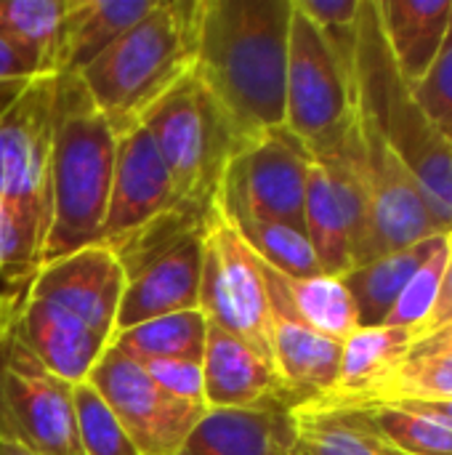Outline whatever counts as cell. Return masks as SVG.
I'll list each match as a JSON object with an SVG mask.
<instances>
[{"label":"cell","instance_id":"obj_1","mask_svg":"<svg viewBox=\"0 0 452 455\" xmlns=\"http://www.w3.org/2000/svg\"><path fill=\"white\" fill-rule=\"evenodd\" d=\"M293 0H200L192 75L250 139L285 125Z\"/></svg>","mask_w":452,"mask_h":455},{"label":"cell","instance_id":"obj_2","mask_svg":"<svg viewBox=\"0 0 452 455\" xmlns=\"http://www.w3.org/2000/svg\"><path fill=\"white\" fill-rule=\"evenodd\" d=\"M115 157L117 133L85 85L72 75H56L48 157V237L40 264L99 243Z\"/></svg>","mask_w":452,"mask_h":455},{"label":"cell","instance_id":"obj_3","mask_svg":"<svg viewBox=\"0 0 452 455\" xmlns=\"http://www.w3.org/2000/svg\"><path fill=\"white\" fill-rule=\"evenodd\" d=\"M197 19L200 0H157L77 75L117 136L141 125L149 109L192 72Z\"/></svg>","mask_w":452,"mask_h":455},{"label":"cell","instance_id":"obj_4","mask_svg":"<svg viewBox=\"0 0 452 455\" xmlns=\"http://www.w3.org/2000/svg\"><path fill=\"white\" fill-rule=\"evenodd\" d=\"M354 107L408 165L421 192L452 227V141L416 101L386 48L376 0H362L354 51Z\"/></svg>","mask_w":452,"mask_h":455},{"label":"cell","instance_id":"obj_5","mask_svg":"<svg viewBox=\"0 0 452 455\" xmlns=\"http://www.w3.org/2000/svg\"><path fill=\"white\" fill-rule=\"evenodd\" d=\"M141 125L152 133L181 205L208 216L218 200L226 165L248 136L192 72L149 109Z\"/></svg>","mask_w":452,"mask_h":455},{"label":"cell","instance_id":"obj_6","mask_svg":"<svg viewBox=\"0 0 452 455\" xmlns=\"http://www.w3.org/2000/svg\"><path fill=\"white\" fill-rule=\"evenodd\" d=\"M56 75L37 77L0 112V203L8 213L21 283L43 261L48 237V157Z\"/></svg>","mask_w":452,"mask_h":455},{"label":"cell","instance_id":"obj_7","mask_svg":"<svg viewBox=\"0 0 452 455\" xmlns=\"http://www.w3.org/2000/svg\"><path fill=\"white\" fill-rule=\"evenodd\" d=\"M208 216H197L181 205L170 171L144 125L117 136L115 176L99 245L115 251L120 264H131L144 253L205 227Z\"/></svg>","mask_w":452,"mask_h":455},{"label":"cell","instance_id":"obj_8","mask_svg":"<svg viewBox=\"0 0 452 455\" xmlns=\"http://www.w3.org/2000/svg\"><path fill=\"white\" fill-rule=\"evenodd\" d=\"M354 117V75L341 64L320 27L296 5L290 13L285 128L320 152L338 141Z\"/></svg>","mask_w":452,"mask_h":455},{"label":"cell","instance_id":"obj_9","mask_svg":"<svg viewBox=\"0 0 452 455\" xmlns=\"http://www.w3.org/2000/svg\"><path fill=\"white\" fill-rule=\"evenodd\" d=\"M0 443L37 455H83L75 387L37 363L5 325H0Z\"/></svg>","mask_w":452,"mask_h":455},{"label":"cell","instance_id":"obj_10","mask_svg":"<svg viewBox=\"0 0 452 455\" xmlns=\"http://www.w3.org/2000/svg\"><path fill=\"white\" fill-rule=\"evenodd\" d=\"M312 152L285 125L250 136L221 179L218 208L226 219L277 221L304 232Z\"/></svg>","mask_w":452,"mask_h":455},{"label":"cell","instance_id":"obj_11","mask_svg":"<svg viewBox=\"0 0 452 455\" xmlns=\"http://www.w3.org/2000/svg\"><path fill=\"white\" fill-rule=\"evenodd\" d=\"M197 309L272 360V299L264 264L245 245L218 203L205 224V259Z\"/></svg>","mask_w":452,"mask_h":455},{"label":"cell","instance_id":"obj_12","mask_svg":"<svg viewBox=\"0 0 452 455\" xmlns=\"http://www.w3.org/2000/svg\"><path fill=\"white\" fill-rule=\"evenodd\" d=\"M115 413L141 455H178L192 429L205 416V405L168 395L147 368L109 344L88 381Z\"/></svg>","mask_w":452,"mask_h":455},{"label":"cell","instance_id":"obj_13","mask_svg":"<svg viewBox=\"0 0 452 455\" xmlns=\"http://www.w3.org/2000/svg\"><path fill=\"white\" fill-rule=\"evenodd\" d=\"M354 120L360 133V168L370 205V261L448 235L452 227L437 216L408 165L357 107Z\"/></svg>","mask_w":452,"mask_h":455},{"label":"cell","instance_id":"obj_14","mask_svg":"<svg viewBox=\"0 0 452 455\" xmlns=\"http://www.w3.org/2000/svg\"><path fill=\"white\" fill-rule=\"evenodd\" d=\"M0 325H5L53 376L85 384L112 341L99 336L64 307L27 293L21 285L0 291Z\"/></svg>","mask_w":452,"mask_h":455},{"label":"cell","instance_id":"obj_15","mask_svg":"<svg viewBox=\"0 0 452 455\" xmlns=\"http://www.w3.org/2000/svg\"><path fill=\"white\" fill-rule=\"evenodd\" d=\"M16 285L32 296L64 307L107 341L115 339L125 291V269L115 251L99 243L80 248L69 256L40 264Z\"/></svg>","mask_w":452,"mask_h":455},{"label":"cell","instance_id":"obj_16","mask_svg":"<svg viewBox=\"0 0 452 455\" xmlns=\"http://www.w3.org/2000/svg\"><path fill=\"white\" fill-rule=\"evenodd\" d=\"M202 259L205 227L192 229L125 267V291L117 312L115 336L155 317L197 309Z\"/></svg>","mask_w":452,"mask_h":455},{"label":"cell","instance_id":"obj_17","mask_svg":"<svg viewBox=\"0 0 452 455\" xmlns=\"http://www.w3.org/2000/svg\"><path fill=\"white\" fill-rule=\"evenodd\" d=\"M202 381L208 408H290L274 363L245 339L216 325H208L202 352Z\"/></svg>","mask_w":452,"mask_h":455},{"label":"cell","instance_id":"obj_18","mask_svg":"<svg viewBox=\"0 0 452 455\" xmlns=\"http://www.w3.org/2000/svg\"><path fill=\"white\" fill-rule=\"evenodd\" d=\"M266 285L272 299V363L285 387L290 408L320 400L336 387L344 344L306 328L285 307L269 280Z\"/></svg>","mask_w":452,"mask_h":455},{"label":"cell","instance_id":"obj_19","mask_svg":"<svg viewBox=\"0 0 452 455\" xmlns=\"http://www.w3.org/2000/svg\"><path fill=\"white\" fill-rule=\"evenodd\" d=\"M296 421L288 405L208 408L178 455H293Z\"/></svg>","mask_w":452,"mask_h":455},{"label":"cell","instance_id":"obj_20","mask_svg":"<svg viewBox=\"0 0 452 455\" xmlns=\"http://www.w3.org/2000/svg\"><path fill=\"white\" fill-rule=\"evenodd\" d=\"M413 333L405 328H357L341 347V368L336 387L312 403V408H352L373 397L410 357ZM298 408V405H296Z\"/></svg>","mask_w":452,"mask_h":455},{"label":"cell","instance_id":"obj_21","mask_svg":"<svg viewBox=\"0 0 452 455\" xmlns=\"http://www.w3.org/2000/svg\"><path fill=\"white\" fill-rule=\"evenodd\" d=\"M155 3L157 0H69L56 40V75L77 77L141 21Z\"/></svg>","mask_w":452,"mask_h":455},{"label":"cell","instance_id":"obj_22","mask_svg":"<svg viewBox=\"0 0 452 455\" xmlns=\"http://www.w3.org/2000/svg\"><path fill=\"white\" fill-rule=\"evenodd\" d=\"M376 11L400 77L416 88L445 43L452 0H376Z\"/></svg>","mask_w":452,"mask_h":455},{"label":"cell","instance_id":"obj_23","mask_svg":"<svg viewBox=\"0 0 452 455\" xmlns=\"http://www.w3.org/2000/svg\"><path fill=\"white\" fill-rule=\"evenodd\" d=\"M304 232L317 253L322 275L346 277L354 269L352 224L344 200L320 160L312 157L306 203H304Z\"/></svg>","mask_w":452,"mask_h":455},{"label":"cell","instance_id":"obj_24","mask_svg":"<svg viewBox=\"0 0 452 455\" xmlns=\"http://www.w3.org/2000/svg\"><path fill=\"white\" fill-rule=\"evenodd\" d=\"M264 272H266V280L272 283V288L285 301V307L306 328H312L333 341H341V344L360 328L354 299L341 277L320 275V277L298 280V277H285L266 264H264Z\"/></svg>","mask_w":452,"mask_h":455},{"label":"cell","instance_id":"obj_25","mask_svg":"<svg viewBox=\"0 0 452 455\" xmlns=\"http://www.w3.org/2000/svg\"><path fill=\"white\" fill-rule=\"evenodd\" d=\"M298 455H405L360 411L293 408Z\"/></svg>","mask_w":452,"mask_h":455},{"label":"cell","instance_id":"obj_26","mask_svg":"<svg viewBox=\"0 0 452 455\" xmlns=\"http://www.w3.org/2000/svg\"><path fill=\"white\" fill-rule=\"evenodd\" d=\"M434 243H437V237L416 243V245L394 251V253H386L376 261L354 267L346 277H341L354 299L360 328L384 325V320L392 312V307L397 304L402 288L408 285L413 272L424 264V259L429 256Z\"/></svg>","mask_w":452,"mask_h":455},{"label":"cell","instance_id":"obj_27","mask_svg":"<svg viewBox=\"0 0 452 455\" xmlns=\"http://www.w3.org/2000/svg\"><path fill=\"white\" fill-rule=\"evenodd\" d=\"M208 320L200 309L173 312L165 317L147 320L112 339V347L139 363L155 360H197L202 363Z\"/></svg>","mask_w":452,"mask_h":455},{"label":"cell","instance_id":"obj_28","mask_svg":"<svg viewBox=\"0 0 452 455\" xmlns=\"http://www.w3.org/2000/svg\"><path fill=\"white\" fill-rule=\"evenodd\" d=\"M352 411L365 413L376 429L405 455H452V421L426 403L392 400Z\"/></svg>","mask_w":452,"mask_h":455},{"label":"cell","instance_id":"obj_29","mask_svg":"<svg viewBox=\"0 0 452 455\" xmlns=\"http://www.w3.org/2000/svg\"><path fill=\"white\" fill-rule=\"evenodd\" d=\"M69 0H0V37L40 75H56V40Z\"/></svg>","mask_w":452,"mask_h":455},{"label":"cell","instance_id":"obj_30","mask_svg":"<svg viewBox=\"0 0 452 455\" xmlns=\"http://www.w3.org/2000/svg\"><path fill=\"white\" fill-rule=\"evenodd\" d=\"M232 221V219H229ZM245 245L274 272L285 277H320L322 267L317 261V253L306 237V232L277 224V221H256V219H242L232 221Z\"/></svg>","mask_w":452,"mask_h":455},{"label":"cell","instance_id":"obj_31","mask_svg":"<svg viewBox=\"0 0 452 455\" xmlns=\"http://www.w3.org/2000/svg\"><path fill=\"white\" fill-rule=\"evenodd\" d=\"M392 400H416V403L452 400V352L410 355L373 397L352 408L392 403ZM352 408H341V411H352Z\"/></svg>","mask_w":452,"mask_h":455},{"label":"cell","instance_id":"obj_32","mask_svg":"<svg viewBox=\"0 0 452 455\" xmlns=\"http://www.w3.org/2000/svg\"><path fill=\"white\" fill-rule=\"evenodd\" d=\"M445 269H448V235L437 237V243L429 251V256L424 259V264L413 272V277L402 288V293H400L397 304L392 307V312L386 315L384 325L405 328L418 341V336L437 304V296L442 291Z\"/></svg>","mask_w":452,"mask_h":455},{"label":"cell","instance_id":"obj_33","mask_svg":"<svg viewBox=\"0 0 452 455\" xmlns=\"http://www.w3.org/2000/svg\"><path fill=\"white\" fill-rule=\"evenodd\" d=\"M75 421L83 455H141L91 384L75 387Z\"/></svg>","mask_w":452,"mask_h":455},{"label":"cell","instance_id":"obj_34","mask_svg":"<svg viewBox=\"0 0 452 455\" xmlns=\"http://www.w3.org/2000/svg\"><path fill=\"white\" fill-rule=\"evenodd\" d=\"M413 96L432 123L452 141V11L445 43L426 77L413 88Z\"/></svg>","mask_w":452,"mask_h":455},{"label":"cell","instance_id":"obj_35","mask_svg":"<svg viewBox=\"0 0 452 455\" xmlns=\"http://www.w3.org/2000/svg\"><path fill=\"white\" fill-rule=\"evenodd\" d=\"M141 365L176 400L205 405L202 363H197V360H155V363H141Z\"/></svg>","mask_w":452,"mask_h":455},{"label":"cell","instance_id":"obj_36","mask_svg":"<svg viewBox=\"0 0 452 455\" xmlns=\"http://www.w3.org/2000/svg\"><path fill=\"white\" fill-rule=\"evenodd\" d=\"M37 77H43L32 61H27L11 43L0 37V112L13 104Z\"/></svg>","mask_w":452,"mask_h":455},{"label":"cell","instance_id":"obj_37","mask_svg":"<svg viewBox=\"0 0 452 455\" xmlns=\"http://www.w3.org/2000/svg\"><path fill=\"white\" fill-rule=\"evenodd\" d=\"M448 323H452V229L448 232V269H445L442 291H440V296H437V304H434V309H432V315H429V320H426V325H424L418 341L426 339L429 333L440 331V328L448 325Z\"/></svg>","mask_w":452,"mask_h":455},{"label":"cell","instance_id":"obj_38","mask_svg":"<svg viewBox=\"0 0 452 455\" xmlns=\"http://www.w3.org/2000/svg\"><path fill=\"white\" fill-rule=\"evenodd\" d=\"M16 272V248H13V229L8 221V213L0 203V277L8 285Z\"/></svg>","mask_w":452,"mask_h":455},{"label":"cell","instance_id":"obj_39","mask_svg":"<svg viewBox=\"0 0 452 455\" xmlns=\"http://www.w3.org/2000/svg\"><path fill=\"white\" fill-rule=\"evenodd\" d=\"M434 352H452V323L429 333L426 339L416 341L410 355H434Z\"/></svg>","mask_w":452,"mask_h":455},{"label":"cell","instance_id":"obj_40","mask_svg":"<svg viewBox=\"0 0 452 455\" xmlns=\"http://www.w3.org/2000/svg\"><path fill=\"white\" fill-rule=\"evenodd\" d=\"M0 455H37V453H32V451L21 448V445H16V443H0Z\"/></svg>","mask_w":452,"mask_h":455},{"label":"cell","instance_id":"obj_41","mask_svg":"<svg viewBox=\"0 0 452 455\" xmlns=\"http://www.w3.org/2000/svg\"><path fill=\"white\" fill-rule=\"evenodd\" d=\"M429 408H434L437 413H442L445 419H450L452 421V400H445V403H426Z\"/></svg>","mask_w":452,"mask_h":455},{"label":"cell","instance_id":"obj_42","mask_svg":"<svg viewBox=\"0 0 452 455\" xmlns=\"http://www.w3.org/2000/svg\"><path fill=\"white\" fill-rule=\"evenodd\" d=\"M293 455H298V453H293Z\"/></svg>","mask_w":452,"mask_h":455}]
</instances>
